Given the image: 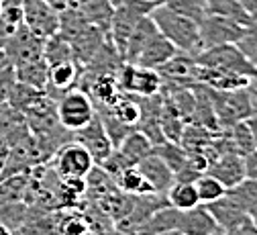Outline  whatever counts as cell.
Wrapping results in <instances>:
<instances>
[{
    "instance_id": "1",
    "label": "cell",
    "mask_w": 257,
    "mask_h": 235,
    "mask_svg": "<svg viewBox=\"0 0 257 235\" xmlns=\"http://www.w3.org/2000/svg\"><path fill=\"white\" fill-rule=\"evenodd\" d=\"M153 23L157 25L159 33L176 45L178 51L190 53V55H198L202 51L200 47V29L198 23L192 21L188 17H182L162 5H157L151 13Z\"/></svg>"
},
{
    "instance_id": "2",
    "label": "cell",
    "mask_w": 257,
    "mask_h": 235,
    "mask_svg": "<svg viewBox=\"0 0 257 235\" xmlns=\"http://www.w3.org/2000/svg\"><path fill=\"white\" fill-rule=\"evenodd\" d=\"M196 61L202 68L227 72V74H235V76H245V78H251L253 84H257V68L247 59V55L235 43L204 49L196 55Z\"/></svg>"
},
{
    "instance_id": "3",
    "label": "cell",
    "mask_w": 257,
    "mask_h": 235,
    "mask_svg": "<svg viewBox=\"0 0 257 235\" xmlns=\"http://www.w3.org/2000/svg\"><path fill=\"white\" fill-rule=\"evenodd\" d=\"M159 3H151V0H124L112 11L110 19V29H108V39L114 45V49L124 55V45L131 35V31L137 27V23L147 17Z\"/></svg>"
},
{
    "instance_id": "4",
    "label": "cell",
    "mask_w": 257,
    "mask_h": 235,
    "mask_svg": "<svg viewBox=\"0 0 257 235\" xmlns=\"http://www.w3.org/2000/svg\"><path fill=\"white\" fill-rule=\"evenodd\" d=\"M212 103H214L218 131H227L237 121L247 119L249 113L255 109L253 96H251V86L241 88V90H229V92L212 90Z\"/></svg>"
},
{
    "instance_id": "5",
    "label": "cell",
    "mask_w": 257,
    "mask_h": 235,
    "mask_svg": "<svg viewBox=\"0 0 257 235\" xmlns=\"http://www.w3.org/2000/svg\"><path fill=\"white\" fill-rule=\"evenodd\" d=\"M55 111L61 127H66L72 133L82 129L96 117V105L82 88H72L63 92L55 100Z\"/></svg>"
},
{
    "instance_id": "6",
    "label": "cell",
    "mask_w": 257,
    "mask_h": 235,
    "mask_svg": "<svg viewBox=\"0 0 257 235\" xmlns=\"http://www.w3.org/2000/svg\"><path fill=\"white\" fill-rule=\"evenodd\" d=\"M49 162L57 178H86L88 172L96 166L92 155L74 139L68 141L66 145H61L51 155Z\"/></svg>"
},
{
    "instance_id": "7",
    "label": "cell",
    "mask_w": 257,
    "mask_h": 235,
    "mask_svg": "<svg viewBox=\"0 0 257 235\" xmlns=\"http://www.w3.org/2000/svg\"><path fill=\"white\" fill-rule=\"evenodd\" d=\"M116 84L120 92L133 94V96H153L162 92V78L157 70L141 68L137 63L122 61V65L116 72Z\"/></svg>"
},
{
    "instance_id": "8",
    "label": "cell",
    "mask_w": 257,
    "mask_h": 235,
    "mask_svg": "<svg viewBox=\"0 0 257 235\" xmlns=\"http://www.w3.org/2000/svg\"><path fill=\"white\" fill-rule=\"evenodd\" d=\"M200 29V47L210 49L216 45H227V43H237L243 33L245 25L227 17H218V15H204V19L198 23Z\"/></svg>"
},
{
    "instance_id": "9",
    "label": "cell",
    "mask_w": 257,
    "mask_h": 235,
    "mask_svg": "<svg viewBox=\"0 0 257 235\" xmlns=\"http://www.w3.org/2000/svg\"><path fill=\"white\" fill-rule=\"evenodd\" d=\"M157 74L162 78V92H168V90L196 84L200 76V65L196 61V55L178 51L172 59H168L157 70Z\"/></svg>"
},
{
    "instance_id": "10",
    "label": "cell",
    "mask_w": 257,
    "mask_h": 235,
    "mask_svg": "<svg viewBox=\"0 0 257 235\" xmlns=\"http://www.w3.org/2000/svg\"><path fill=\"white\" fill-rule=\"evenodd\" d=\"M43 45H45V39L35 35V33L23 23L3 43V49L15 65H21L27 61L41 59L43 57Z\"/></svg>"
},
{
    "instance_id": "11",
    "label": "cell",
    "mask_w": 257,
    "mask_h": 235,
    "mask_svg": "<svg viewBox=\"0 0 257 235\" xmlns=\"http://www.w3.org/2000/svg\"><path fill=\"white\" fill-rule=\"evenodd\" d=\"M23 5V23L35 33L47 39L59 31V13L47 0H21Z\"/></svg>"
},
{
    "instance_id": "12",
    "label": "cell",
    "mask_w": 257,
    "mask_h": 235,
    "mask_svg": "<svg viewBox=\"0 0 257 235\" xmlns=\"http://www.w3.org/2000/svg\"><path fill=\"white\" fill-rule=\"evenodd\" d=\"M74 141H78L94 160V164H102L114 149L110 137H108V133L98 117V113H96V117L84 125L82 129L74 131Z\"/></svg>"
},
{
    "instance_id": "13",
    "label": "cell",
    "mask_w": 257,
    "mask_h": 235,
    "mask_svg": "<svg viewBox=\"0 0 257 235\" xmlns=\"http://www.w3.org/2000/svg\"><path fill=\"white\" fill-rule=\"evenodd\" d=\"M206 172L214 176L224 188H233L239 182L245 180V166H243V155L237 151H227L212 160L206 168Z\"/></svg>"
},
{
    "instance_id": "14",
    "label": "cell",
    "mask_w": 257,
    "mask_h": 235,
    "mask_svg": "<svg viewBox=\"0 0 257 235\" xmlns=\"http://www.w3.org/2000/svg\"><path fill=\"white\" fill-rule=\"evenodd\" d=\"M176 229H180L186 235H210L216 229H220L216 225V221L212 219L210 211L206 209V205H196L186 211H178V223Z\"/></svg>"
},
{
    "instance_id": "15",
    "label": "cell",
    "mask_w": 257,
    "mask_h": 235,
    "mask_svg": "<svg viewBox=\"0 0 257 235\" xmlns=\"http://www.w3.org/2000/svg\"><path fill=\"white\" fill-rule=\"evenodd\" d=\"M0 135H3V139L7 141L9 147L31 137L27 117L19 109L11 107L9 103L0 105Z\"/></svg>"
},
{
    "instance_id": "16",
    "label": "cell",
    "mask_w": 257,
    "mask_h": 235,
    "mask_svg": "<svg viewBox=\"0 0 257 235\" xmlns=\"http://www.w3.org/2000/svg\"><path fill=\"white\" fill-rule=\"evenodd\" d=\"M82 72H84V65L78 63L76 59L49 65V84H47V90L45 92L49 96L53 92H57L61 96L63 92H68L72 88H78L80 78H82Z\"/></svg>"
},
{
    "instance_id": "17",
    "label": "cell",
    "mask_w": 257,
    "mask_h": 235,
    "mask_svg": "<svg viewBox=\"0 0 257 235\" xmlns=\"http://www.w3.org/2000/svg\"><path fill=\"white\" fill-rule=\"evenodd\" d=\"M137 170L149 182V186L153 188V192L166 194V190L174 184V172L166 166V162L162 158L153 153V149H151V153L147 158H143L137 164Z\"/></svg>"
},
{
    "instance_id": "18",
    "label": "cell",
    "mask_w": 257,
    "mask_h": 235,
    "mask_svg": "<svg viewBox=\"0 0 257 235\" xmlns=\"http://www.w3.org/2000/svg\"><path fill=\"white\" fill-rule=\"evenodd\" d=\"M192 88H194V113H192V121L188 125H198L210 131H218L214 103H212V90L200 82L192 84Z\"/></svg>"
},
{
    "instance_id": "19",
    "label": "cell",
    "mask_w": 257,
    "mask_h": 235,
    "mask_svg": "<svg viewBox=\"0 0 257 235\" xmlns=\"http://www.w3.org/2000/svg\"><path fill=\"white\" fill-rule=\"evenodd\" d=\"M176 53H178L176 45H174L172 41H168V39L162 35V33H159L157 37H153V39L141 49V53L135 57L133 63L141 65V68L159 70V68H162V65H164L168 59H172Z\"/></svg>"
},
{
    "instance_id": "20",
    "label": "cell",
    "mask_w": 257,
    "mask_h": 235,
    "mask_svg": "<svg viewBox=\"0 0 257 235\" xmlns=\"http://www.w3.org/2000/svg\"><path fill=\"white\" fill-rule=\"evenodd\" d=\"M206 209L210 211L212 219L216 221V225L224 231V229H229L233 227L235 223H239L247 213L243 211V207L237 203V200L229 194V192H224L220 198L212 200V203L206 205Z\"/></svg>"
},
{
    "instance_id": "21",
    "label": "cell",
    "mask_w": 257,
    "mask_h": 235,
    "mask_svg": "<svg viewBox=\"0 0 257 235\" xmlns=\"http://www.w3.org/2000/svg\"><path fill=\"white\" fill-rule=\"evenodd\" d=\"M157 35H159V29H157V25L153 23L151 15L143 17V19L137 23V27L131 31V35H128V39H126L122 59H124V61H128V63H133V61H135V57L141 53V49H143V47H145L153 37H157Z\"/></svg>"
},
{
    "instance_id": "22",
    "label": "cell",
    "mask_w": 257,
    "mask_h": 235,
    "mask_svg": "<svg viewBox=\"0 0 257 235\" xmlns=\"http://www.w3.org/2000/svg\"><path fill=\"white\" fill-rule=\"evenodd\" d=\"M74 9L94 27H98L100 31H104L108 35L110 29V19H112V11L114 7L108 0H76Z\"/></svg>"
},
{
    "instance_id": "23",
    "label": "cell",
    "mask_w": 257,
    "mask_h": 235,
    "mask_svg": "<svg viewBox=\"0 0 257 235\" xmlns=\"http://www.w3.org/2000/svg\"><path fill=\"white\" fill-rule=\"evenodd\" d=\"M159 129H162V135L166 141H176L180 143L184 129H186V121L180 117V113L176 111V107L172 105V100L162 94V111H159Z\"/></svg>"
},
{
    "instance_id": "24",
    "label": "cell",
    "mask_w": 257,
    "mask_h": 235,
    "mask_svg": "<svg viewBox=\"0 0 257 235\" xmlns=\"http://www.w3.org/2000/svg\"><path fill=\"white\" fill-rule=\"evenodd\" d=\"M31 176L29 172L25 174H11L0 178V207L13 205V203H25L27 200V190H29Z\"/></svg>"
},
{
    "instance_id": "25",
    "label": "cell",
    "mask_w": 257,
    "mask_h": 235,
    "mask_svg": "<svg viewBox=\"0 0 257 235\" xmlns=\"http://www.w3.org/2000/svg\"><path fill=\"white\" fill-rule=\"evenodd\" d=\"M166 200L170 207H174L178 211H186V209L200 205L196 186L192 180H174V184L166 190Z\"/></svg>"
},
{
    "instance_id": "26",
    "label": "cell",
    "mask_w": 257,
    "mask_h": 235,
    "mask_svg": "<svg viewBox=\"0 0 257 235\" xmlns=\"http://www.w3.org/2000/svg\"><path fill=\"white\" fill-rule=\"evenodd\" d=\"M15 72H17V80L19 82H25V84L33 86V88H39V90H47L49 65H47V61L43 57L35 59V61H27V63L15 65Z\"/></svg>"
},
{
    "instance_id": "27",
    "label": "cell",
    "mask_w": 257,
    "mask_h": 235,
    "mask_svg": "<svg viewBox=\"0 0 257 235\" xmlns=\"http://www.w3.org/2000/svg\"><path fill=\"white\" fill-rule=\"evenodd\" d=\"M116 188L124 194H131V196H141V194H149L153 192V188L149 186V182L143 178V174L137 170V166L131 168H122V170L112 178Z\"/></svg>"
},
{
    "instance_id": "28",
    "label": "cell",
    "mask_w": 257,
    "mask_h": 235,
    "mask_svg": "<svg viewBox=\"0 0 257 235\" xmlns=\"http://www.w3.org/2000/svg\"><path fill=\"white\" fill-rule=\"evenodd\" d=\"M178 223V209L166 205L162 209H157L139 229L135 235H157V233H164L168 229H176Z\"/></svg>"
},
{
    "instance_id": "29",
    "label": "cell",
    "mask_w": 257,
    "mask_h": 235,
    "mask_svg": "<svg viewBox=\"0 0 257 235\" xmlns=\"http://www.w3.org/2000/svg\"><path fill=\"white\" fill-rule=\"evenodd\" d=\"M153 153L166 162V166L174 172V176L188 168V151L176 141H162L153 145Z\"/></svg>"
},
{
    "instance_id": "30",
    "label": "cell",
    "mask_w": 257,
    "mask_h": 235,
    "mask_svg": "<svg viewBox=\"0 0 257 235\" xmlns=\"http://www.w3.org/2000/svg\"><path fill=\"white\" fill-rule=\"evenodd\" d=\"M43 59L47 61V65H55V63H63V61H72L76 57H74V51H72L70 41L63 37V35H59V33H55V35H51V37L45 39Z\"/></svg>"
},
{
    "instance_id": "31",
    "label": "cell",
    "mask_w": 257,
    "mask_h": 235,
    "mask_svg": "<svg viewBox=\"0 0 257 235\" xmlns=\"http://www.w3.org/2000/svg\"><path fill=\"white\" fill-rule=\"evenodd\" d=\"M45 94H47L45 90L33 88V86H29V84L17 80V84H15V88H13V92H11V96H9L7 103H9L11 107L19 109V111L25 115V111H29L35 103H39V100H41Z\"/></svg>"
},
{
    "instance_id": "32",
    "label": "cell",
    "mask_w": 257,
    "mask_h": 235,
    "mask_svg": "<svg viewBox=\"0 0 257 235\" xmlns=\"http://www.w3.org/2000/svg\"><path fill=\"white\" fill-rule=\"evenodd\" d=\"M204 3H206L208 15L227 17V19L239 21L243 25H247V21H249V13L243 9V5L237 3V0H204Z\"/></svg>"
},
{
    "instance_id": "33",
    "label": "cell",
    "mask_w": 257,
    "mask_h": 235,
    "mask_svg": "<svg viewBox=\"0 0 257 235\" xmlns=\"http://www.w3.org/2000/svg\"><path fill=\"white\" fill-rule=\"evenodd\" d=\"M159 5L182 15V17L196 21V23H200L206 15V3L204 0H162Z\"/></svg>"
},
{
    "instance_id": "34",
    "label": "cell",
    "mask_w": 257,
    "mask_h": 235,
    "mask_svg": "<svg viewBox=\"0 0 257 235\" xmlns=\"http://www.w3.org/2000/svg\"><path fill=\"white\" fill-rule=\"evenodd\" d=\"M194 186H196V192H198V198H200L202 205L212 203V200L220 198L224 192H227V188H224L214 176H210L208 172L198 174L196 180H194Z\"/></svg>"
},
{
    "instance_id": "35",
    "label": "cell",
    "mask_w": 257,
    "mask_h": 235,
    "mask_svg": "<svg viewBox=\"0 0 257 235\" xmlns=\"http://www.w3.org/2000/svg\"><path fill=\"white\" fill-rule=\"evenodd\" d=\"M235 45L247 55V59L257 68V11L249 13V21L245 25V33Z\"/></svg>"
},
{
    "instance_id": "36",
    "label": "cell",
    "mask_w": 257,
    "mask_h": 235,
    "mask_svg": "<svg viewBox=\"0 0 257 235\" xmlns=\"http://www.w3.org/2000/svg\"><path fill=\"white\" fill-rule=\"evenodd\" d=\"M227 133H229V137H231L233 147H235L237 153L247 155L249 151L255 149V141H253V135H251V129L247 127L245 119L243 121H237L233 127H229Z\"/></svg>"
},
{
    "instance_id": "37",
    "label": "cell",
    "mask_w": 257,
    "mask_h": 235,
    "mask_svg": "<svg viewBox=\"0 0 257 235\" xmlns=\"http://www.w3.org/2000/svg\"><path fill=\"white\" fill-rule=\"evenodd\" d=\"M15 84H17L15 63L9 59V55L5 53V49L0 47V105L9 100Z\"/></svg>"
},
{
    "instance_id": "38",
    "label": "cell",
    "mask_w": 257,
    "mask_h": 235,
    "mask_svg": "<svg viewBox=\"0 0 257 235\" xmlns=\"http://www.w3.org/2000/svg\"><path fill=\"white\" fill-rule=\"evenodd\" d=\"M57 229H59L61 235H86L90 231V221L84 213L72 211V213L61 215Z\"/></svg>"
},
{
    "instance_id": "39",
    "label": "cell",
    "mask_w": 257,
    "mask_h": 235,
    "mask_svg": "<svg viewBox=\"0 0 257 235\" xmlns=\"http://www.w3.org/2000/svg\"><path fill=\"white\" fill-rule=\"evenodd\" d=\"M243 166H245V178L257 180V147L243 155Z\"/></svg>"
},
{
    "instance_id": "40",
    "label": "cell",
    "mask_w": 257,
    "mask_h": 235,
    "mask_svg": "<svg viewBox=\"0 0 257 235\" xmlns=\"http://www.w3.org/2000/svg\"><path fill=\"white\" fill-rule=\"evenodd\" d=\"M245 123L251 129V135H253V141H255V147H257V107L249 113V117L245 119Z\"/></svg>"
},
{
    "instance_id": "41",
    "label": "cell",
    "mask_w": 257,
    "mask_h": 235,
    "mask_svg": "<svg viewBox=\"0 0 257 235\" xmlns=\"http://www.w3.org/2000/svg\"><path fill=\"white\" fill-rule=\"evenodd\" d=\"M47 3L59 13V11H63V9H72V7L76 5V0H47Z\"/></svg>"
},
{
    "instance_id": "42",
    "label": "cell",
    "mask_w": 257,
    "mask_h": 235,
    "mask_svg": "<svg viewBox=\"0 0 257 235\" xmlns=\"http://www.w3.org/2000/svg\"><path fill=\"white\" fill-rule=\"evenodd\" d=\"M239 5H243V9L247 11V13H253V11H257V0H237Z\"/></svg>"
},
{
    "instance_id": "43",
    "label": "cell",
    "mask_w": 257,
    "mask_h": 235,
    "mask_svg": "<svg viewBox=\"0 0 257 235\" xmlns=\"http://www.w3.org/2000/svg\"><path fill=\"white\" fill-rule=\"evenodd\" d=\"M157 235H186V233H182L180 229H168V231H164V233H157Z\"/></svg>"
},
{
    "instance_id": "44",
    "label": "cell",
    "mask_w": 257,
    "mask_h": 235,
    "mask_svg": "<svg viewBox=\"0 0 257 235\" xmlns=\"http://www.w3.org/2000/svg\"><path fill=\"white\" fill-rule=\"evenodd\" d=\"M0 235H13V233H11V229H9L3 221H0Z\"/></svg>"
},
{
    "instance_id": "45",
    "label": "cell",
    "mask_w": 257,
    "mask_h": 235,
    "mask_svg": "<svg viewBox=\"0 0 257 235\" xmlns=\"http://www.w3.org/2000/svg\"><path fill=\"white\" fill-rule=\"evenodd\" d=\"M108 3H110V5H112V7H118V5H120V3H124V0H108Z\"/></svg>"
},
{
    "instance_id": "46",
    "label": "cell",
    "mask_w": 257,
    "mask_h": 235,
    "mask_svg": "<svg viewBox=\"0 0 257 235\" xmlns=\"http://www.w3.org/2000/svg\"><path fill=\"white\" fill-rule=\"evenodd\" d=\"M210 235H224V231H222V229H216V231H214V233H210Z\"/></svg>"
},
{
    "instance_id": "47",
    "label": "cell",
    "mask_w": 257,
    "mask_h": 235,
    "mask_svg": "<svg viewBox=\"0 0 257 235\" xmlns=\"http://www.w3.org/2000/svg\"><path fill=\"white\" fill-rule=\"evenodd\" d=\"M151 3H162V0H151Z\"/></svg>"
},
{
    "instance_id": "48",
    "label": "cell",
    "mask_w": 257,
    "mask_h": 235,
    "mask_svg": "<svg viewBox=\"0 0 257 235\" xmlns=\"http://www.w3.org/2000/svg\"><path fill=\"white\" fill-rule=\"evenodd\" d=\"M0 7H3V0H0Z\"/></svg>"
},
{
    "instance_id": "49",
    "label": "cell",
    "mask_w": 257,
    "mask_h": 235,
    "mask_svg": "<svg viewBox=\"0 0 257 235\" xmlns=\"http://www.w3.org/2000/svg\"><path fill=\"white\" fill-rule=\"evenodd\" d=\"M253 86H257V84H253Z\"/></svg>"
}]
</instances>
